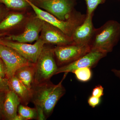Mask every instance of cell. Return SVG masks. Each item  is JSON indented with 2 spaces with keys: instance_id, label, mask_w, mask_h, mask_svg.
<instances>
[{
  "instance_id": "obj_7",
  "label": "cell",
  "mask_w": 120,
  "mask_h": 120,
  "mask_svg": "<svg viewBox=\"0 0 120 120\" xmlns=\"http://www.w3.org/2000/svg\"><path fill=\"white\" fill-rule=\"evenodd\" d=\"M0 58L4 63L6 68V77L14 76L16 71L20 67L30 64L15 50L0 43Z\"/></svg>"
},
{
  "instance_id": "obj_4",
  "label": "cell",
  "mask_w": 120,
  "mask_h": 120,
  "mask_svg": "<svg viewBox=\"0 0 120 120\" xmlns=\"http://www.w3.org/2000/svg\"><path fill=\"white\" fill-rule=\"evenodd\" d=\"M90 51L89 45L70 44L57 46L54 49L56 62L58 67L75 61Z\"/></svg>"
},
{
  "instance_id": "obj_15",
  "label": "cell",
  "mask_w": 120,
  "mask_h": 120,
  "mask_svg": "<svg viewBox=\"0 0 120 120\" xmlns=\"http://www.w3.org/2000/svg\"><path fill=\"white\" fill-rule=\"evenodd\" d=\"M35 71V64L30 63L17 69L14 75L27 88L31 89L34 80Z\"/></svg>"
},
{
  "instance_id": "obj_17",
  "label": "cell",
  "mask_w": 120,
  "mask_h": 120,
  "mask_svg": "<svg viewBox=\"0 0 120 120\" xmlns=\"http://www.w3.org/2000/svg\"><path fill=\"white\" fill-rule=\"evenodd\" d=\"M18 114L24 120H38V113L36 108H31L27 105L20 104L18 108Z\"/></svg>"
},
{
  "instance_id": "obj_16",
  "label": "cell",
  "mask_w": 120,
  "mask_h": 120,
  "mask_svg": "<svg viewBox=\"0 0 120 120\" xmlns=\"http://www.w3.org/2000/svg\"><path fill=\"white\" fill-rule=\"evenodd\" d=\"M24 16L21 13H12L9 15L0 23V30H6L19 23Z\"/></svg>"
},
{
  "instance_id": "obj_24",
  "label": "cell",
  "mask_w": 120,
  "mask_h": 120,
  "mask_svg": "<svg viewBox=\"0 0 120 120\" xmlns=\"http://www.w3.org/2000/svg\"><path fill=\"white\" fill-rule=\"evenodd\" d=\"M7 92H0V119L4 118L3 105Z\"/></svg>"
},
{
  "instance_id": "obj_25",
  "label": "cell",
  "mask_w": 120,
  "mask_h": 120,
  "mask_svg": "<svg viewBox=\"0 0 120 120\" xmlns=\"http://www.w3.org/2000/svg\"><path fill=\"white\" fill-rule=\"evenodd\" d=\"M0 76L6 77V68L4 63L0 58ZM7 78V77H6Z\"/></svg>"
},
{
  "instance_id": "obj_21",
  "label": "cell",
  "mask_w": 120,
  "mask_h": 120,
  "mask_svg": "<svg viewBox=\"0 0 120 120\" xmlns=\"http://www.w3.org/2000/svg\"><path fill=\"white\" fill-rule=\"evenodd\" d=\"M9 90L8 79L0 76V92H7Z\"/></svg>"
},
{
  "instance_id": "obj_28",
  "label": "cell",
  "mask_w": 120,
  "mask_h": 120,
  "mask_svg": "<svg viewBox=\"0 0 120 120\" xmlns=\"http://www.w3.org/2000/svg\"><path fill=\"white\" fill-rule=\"evenodd\" d=\"M3 35H4L3 34H0V38H1V37L3 36Z\"/></svg>"
},
{
  "instance_id": "obj_13",
  "label": "cell",
  "mask_w": 120,
  "mask_h": 120,
  "mask_svg": "<svg viewBox=\"0 0 120 120\" xmlns=\"http://www.w3.org/2000/svg\"><path fill=\"white\" fill-rule=\"evenodd\" d=\"M10 90L19 97L20 104L27 105L31 101L32 91L26 86L15 75L8 79Z\"/></svg>"
},
{
  "instance_id": "obj_5",
  "label": "cell",
  "mask_w": 120,
  "mask_h": 120,
  "mask_svg": "<svg viewBox=\"0 0 120 120\" xmlns=\"http://www.w3.org/2000/svg\"><path fill=\"white\" fill-rule=\"evenodd\" d=\"M0 43L13 49L24 58L33 64H36L45 44L40 38L33 45L1 39H0Z\"/></svg>"
},
{
  "instance_id": "obj_18",
  "label": "cell",
  "mask_w": 120,
  "mask_h": 120,
  "mask_svg": "<svg viewBox=\"0 0 120 120\" xmlns=\"http://www.w3.org/2000/svg\"><path fill=\"white\" fill-rule=\"evenodd\" d=\"M72 73L75 74L76 79L80 82H88L92 77V72L91 68L87 67L77 69Z\"/></svg>"
},
{
  "instance_id": "obj_3",
  "label": "cell",
  "mask_w": 120,
  "mask_h": 120,
  "mask_svg": "<svg viewBox=\"0 0 120 120\" xmlns=\"http://www.w3.org/2000/svg\"><path fill=\"white\" fill-rule=\"evenodd\" d=\"M58 68L54 49L44 46L35 64V74L33 85L50 80L52 76L56 75Z\"/></svg>"
},
{
  "instance_id": "obj_23",
  "label": "cell",
  "mask_w": 120,
  "mask_h": 120,
  "mask_svg": "<svg viewBox=\"0 0 120 120\" xmlns=\"http://www.w3.org/2000/svg\"><path fill=\"white\" fill-rule=\"evenodd\" d=\"M101 98L92 95L90 96L88 99V105L90 106L93 108L98 105L101 103Z\"/></svg>"
},
{
  "instance_id": "obj_27",
  "label": "cell",
  "mask_w": 120,
  "mask_h": 120,
  "mask_svg": "<svg viewBox=\"0 0 120 120\" xmlns=\"http://www.w3.org/2000/svg\"><path fill=\"white\" fill-rule=\"evenodd\" d=\"M14 120H24L23 118L19 114H17L15 117Z\"/></svg>"
},
{
  "instance_id": "obj_12",
  "label": "cell",
  "mask_w": 120,
  "mask_h": 120,
  "mask_svg": "<svg viewBox=\"0 0 120 120\" xmlns=\"http://www.w3.org/2000/svg\"><path fill=\"white\" fill-rule=\"evenodd\" d=\"M65 73L62 80L58 84L56 85L43 104L42 109L46 119L51 116L58 101L66 92L65 88L62 84V81L68 73Z\"/></svg>"
},
{
  "instance_id": "obj_26",
  "label": "cell",
  "mask_w": 120,
  "mask_h": 120,
  "mask_svg": "<svg viewBox=\"0 0 120 120\" xmlns=\"http://www.w3.org/2000/svg\"><path fill=\"white\" fill-rule=\"evenodd\" d=\"M112 71L116 76L120 79V69L118 70L116 69H113L112 70Z\"/></svg>"
},
{
  "instance_id": "obj_8",
  "label": "cell",
  "mask_w": 120,
  "mask_h": 120,
  "mask_svg": "<svg viewBox=\"0 0 120 120\" xmlns=\"http://www.w3.org/2000/svg\"><path fill=\"white\" fill-rule=\"evenodd\" d=\"M107 54L98 50H90L75 61L58 67L56 75L63 72H72L75 69L81 68H94L100 60L106 56Z\"/></svg>"
},
{
  "instance_id": "obj_19",
  "label": "cell",
  "mask_w": 120,
  "mask_h": 120,
  "mask_svg": "<svg viewBox=\"0 0 120 120\" xmlns=\"http://www.w3.org/2000/svg\"><path fill=\"white\" fill-rule=\"evenodd\" d=\"M0 2L4 4L8 8L15 9L24 8L28 4L25 0H0Z\"/></svg>"
},
{
  "instance_id": "obj_6",
  "label": "cell",
  "mask_w": 120,
  "mask_h": 120,
  "mask_svg": "<svg viewBox=\"0 0 120 120\" xmlns=\"http://www.w3.org/2000/svg\"><path fill=\"white\" fill-rule=\"evenodd\" d=\"M76 0H41L40 6L62 21L68 19L75 10Z\"/></svg>"
},
{
  "instance_id": "obj_1",
  "label": "cell",
  "mask_w": 120,
  "mask_h": 120,
  "mask_svg": "<svg viewBox=\"0 0 120 120\" xmlns=\"http://www.w3.org/2000/svg\"><path fill=\"white\" fill-rule=\"evenodd\" d=\"M120 39V24L109 20L99 28H95L89 45L90 50L108 53L112 51Z\"/></svg>"
},
{
  "instance_id": "obj_29",
  "label": "cell",
  "mask_w": 120,
  "mask_h": 120,
  "mask_svg": "<svg viewBox=\"0 0 120 120\" xmlns=\"http://www.w3.org/2000/svg\"></svg>"
},
{
  "instance_id": "obj_11",
  "label": "cell",
  "mask_w": 120,
  "mask_h": 120,
  "mask_svg": "<svg viewBox=\"0 0 120 120\" xmlns=\"http://www.w3.org/2000/svg\"><path fill=\"white\" fill-rule=\"evenodd\" d=\"M93 15H86L83 22L75 29L71 37L73 44L88 45L95 29L92 23Z\"/></svg>"
},
{
  "instance_id": "obj_2",
  "label": "cell",
  "mask_w": 120,
  "mask_h": 120,
  "mask_svg": "<svg viewBox=\"0 0 120 120\" xmlns=\"http://www.w3.org/2000/svg\"><path fill=\"white\" fill-rule=\"evenodd\" d=\"M25 0L33 9L37 18L57 27L70 37H71L75 29L82 24L86 19V15L82 14L75 10L68 19L62 21L58 19L49 12L42 10L29 0Z\"/></svg>"
},
{
  "instance_id": "obj_9",
  "label": "cell",
  "mask_w": 120,
  "mask_h": 120,
  "mask_svg": "<svg viewBox=\"0 0 120 120\" xmlns=\"http://www.w3.org/2000/svg\"><path fill=\"white\" fill-rule=\"evenodd\" d=\"M45 22L36 17L30 20L26 24L24 31L17 35H11L5 38L8 41L22 43H30L38 41Z\"/></svg>"
},
{
  "instance_id": "obj_22",
  "label": "cell",
  "mask_w": 120,
  "mask_h": 120,
  "mask_svg": "<svg viewBox=\"0 0 120 120\" xmlns=\"http://www.w3.org/2000/svg\"><path fill=\"white\" fill-rule=\"evenodd\" d=\"M104 95V88L101 85H98L92 90V95L101 98Z\"/></svg>"
},
{
  "instance_id": "obj_10",
  "label": "cell",
  "mask_w": 120,
  "mask_h": 120,
  "mask_svg": "<svg viewBox=\"0 0 120 120\" xmlns=\"http://www.w3.org/2000/svg\"><path fill=\"white\" fill-rule=\"evenodd\" d=\"M40 38L45 44L60 46L73 43L71 37L65 34L57 27L45 22Z\"/></svg>"
},
{
  "instance_id": "obj_14",
  "label": "cell",
  "mask_w": 120,
  "mask_h": 120,
  "mask_svg": "<svg viewBox=\"0 0 120 120\" xmlns=\"http://www.w3.org/2000/svg\"><path fill=\"white\" fill-rule=\"evenodd\" d=\"M20 104L19 98L13 91L10 90L7 92L3 105L4 118L7 120H14Z\"/></svg>"
},
{
  "instance_id": "obj_20",
  "label": "cell",
  "mask_w": 120,
  "mask_h": 120,
  "mask_svg": "<svg viewBox=\"0 0 120 120\" xmlns=\"http://www.w3.org/2000/svg\"><path fill=\"white\" fill-rule=\"evenodd\" d=\"M87 5V15H94L95 10L99 4L105 3L106 0H85Z\"/></svg>"
}]
</instances>
